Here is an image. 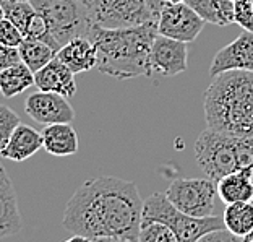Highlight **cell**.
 Returning a JSON list of instances; mask_svg holds the SVG:
<instances>
[{"label":"cell","mask_w":253,"mask_h":242,"mask_svg":"<svg viewBox=\"0 0 253 242\" xmlns=\"http://www.w3.org/2000/svg\"><path fill=\"white\" fill-rule=\"evenodd\" d=\"M34 86L41 91H52L65 97L77 95V80L75 73L63 63L59 57H54L47 65L34 73Z\"/></svg>","instance_id":"14"},{"label":"cell","mask_w":253,"mask_h":242,"mask_svg":"<svg viewBox=\"0 0 253 242\" xmlns=\"http://www.w3.org/2000/svg\"><path fill=\"white\" fill-rule=\"evenodd\" d=\"M23 39H25V36L20 31V28L3 16L0 20V43L8 46V48H20Z\"/></svg>","instance_id":"29"},{"label":"cell","mask_w":253,"mask_h":242,"mask_svg":"<svg viewBox=\"0 0 253 242\" xmlns=\"http://www.w3.org/2000/svg\"><path fill=\"white\" fill-rule=\"evenodd\" d=\"M42 132H38L30 125L20 124L11 134L10 140L3 149H0V156L15 163H21L34 156L42 148Z\"/></svg>","instance_id":"16"},{"label":"cell","mask_w":253,"mask_h":242,"mask_svg":"<svg viewBox=\"0 0 253 242\" xmlns=\"http://www.w3.org/2000/svg\"><path fill=\"white\" fill-rule=\"evenodd\" d=\"M232 242V241H239V238H235V236L231 233V231H227V229H217V231H212V233H208L206 236H203L201 238V242Z\"/></svg>","instance_id":"31"},{"label":"cell","mask_w":253,"mask_h":242,"mask_svg":"<svg viewBox=\"0 0 253 242\" xmlns=\"http://www.w3.org/2000/svg\"><path fill=\"white\" fill-rule=\"evenodd\" d=\"M3 18V7H2V0H0V20Z\"/></svg>","instance_id":"33"},{"label":"cell","mask_w":253,"mask_h":242,"mask_svg":"<svg viewBox=\"0 0 253 242\" xmlns=\"http://www.w3.org/2000/svg\"><path fill=\"white\" fill-rule=\"evenodd\" d=\"M149 8H151L154 13H156V16H159V11L163 10V7L166 3H168V0H146Z\"/></svg>","instance_id":"32"},{"label":"cell","mask_w":253,"mask_h":242,"mask_svg":"<svg viewBox=\"0 0 253 242\" xmlns=\"http://www.w3.org/2000/svg\"><path fill=\"white\" fill-rule=\"evenodd\" d=\"M3 16L8 18L11 23H15L20 28L21 33H25L26 25L30 18L34 15V7L31 2H13V0H2ZM25 36V34H23Z\"/></svg>","instance_id":"24"},{"label":"cell","mask_w":253,"mask_h":242,"mask_svg":"<svg viewBox=\"0 0 253 242\" xmlns=\"http://www.w3.org/2000/svg\"><path fill=\"white\" fill-rule=\"evenodd\" d=\"M91 16L101 28H130L158 20L146 0H89Z\"/></svg>","instance_id":"8"},{"label":"cell","mask_w":253,"mask_h":242,"mask_svg":"<svg viewBox=\"0 0 253 242\" xmlns=\"http://www.w3.org/2000/svg\"><path fill=\"white\" fill-rule=\"evenodd\" d=\"M224 226L231 231L239 241H242L249 233L253 231V203L252 201H237L229 203L224 208Z\"/></svg>","instance_id":"21"},{"label":"cell","mask_w":253,"mask_h":242,"mask_svg":"<svg viewBox=\"0 0 253 242\" xmlns=\"http://www.w3.org/2000/svg\"><path fill=\"white\" fill-rule=\"evenodd\" d=\"M232 2H239V0H232Z\"/></svg>","instance_id":"36"},{"label":"cell","mask_w":253,"mask_h":242,"mask_svg":"<svg viewBox=\"0 0 253 242\" xmlns=\"http://www.w3.org/2000/svg\"><path fill=\"white\" fill-rule=\"evenodd\" d=\"M234 23L244 31H253V0L234 2Z\"/></svg>","instance_id":"28"},{"label":"cell","mask_w":253,"mask_h":242,"mask_svg":"<svg viewBox=\"0 0 253 242\" xmlns=\"http://www.w3.org/2000/svg\"><path fill=\"white\" fill-rule=\"evenodd\" d=\"M239 171H250L253 177V137H235Z\"/></svg>","instance_id":"27"},{"label":"cell","mask_w":253,"mask_h":242,"mask_svg":"<svg viewBox=\"0 0 253 242\" xmlns=\"http://www.w3.org/2000/svg\"><path fill=\"white\" fill-rule=\"evenodd\" d=\"M140 242H179L177 236L168 224L161 221H146L141 223L140 234H138Z\"/></svg>","instance_id":"25"},{"label":"cell","mask_w":253,"mask_h":242,"mask_svg":"<svg viewBox=\"0 0 253 242\" xmlns=\"http://www.w3.org/2000/svg\"><path fill=\"white\" fill-rule=\"evenodd\" d=\"M42 148L52 156H72L78 153L80 138L70 122L49 124L42 130Z\"/></svg>","instance_id":"17"},{"label":"cell","mask_w":253,"mask_h":242,"mask_svg":"<svg viewBox=\"0 0 253 242\" xmlns=\"http://www.w3.org/2000/svg\"><path fill=\"white\" fill-rule=\"evenodd\" d=\"M146 221H161L168 224L175 233L179 242H197L201 241V238L208 233L226 228L222 218L216 215L205 218L185 215L183 211L172 205V201L168 198L166 192H156L145 200L141 223Z\"/></svg>","instance_id":"4"},{"label":"cell","mask_w":253,"mask_h":242,"mask_svg":"<svg viewBox=\"0 0 253 242\" xmlns=\"http://www.w3.org/2000/svg\"><path fill=\"white\" fill-rule=\"evenodd\" d=\"M217 197L222 203H237V201H253V177L250 171H235L222 176L216 181Z\"/></svg>","instance_id":"18"},{"label":"cell","mask_w":253,"mask_h":242,"mask_svg":"<svg viewBox=\"0 0 253 242\" xmlns=\"http://www.w3.org/2000/svg\"><path fill=\"white\" fill-rule=\"evenodd\" d=\"M166 195L175 208L185 215L205 218L216 215L217 186L211 177H179L172 181Z\"/></svg>","instance_id":"7"},{"label":"cell","mask_w":253,"mask_h":242,"mask_svg":"<svg viewBox=\"0 0 253 242\" xmlns=\"http://www.w3.org/2000/svg\"><path fill=\"white\" fill-rule=\"evenodd\" d=\"M227 70L253 72V31H244L231 44L224 46L212 57L210 75L216 77Z\"/></svg>","instance_id":"12"},{"label":"cell","mask_w":253,"mask_h":242,"mask_svg":"<svg viewBox=\"0 0 253 242\" xmlns=\"http://www.w3.org/2000/svg\"><path fill=\"white\" fill-rule=\"evenodd\" d=\"M143 206L135 182L116 176H99L83 182L63 211L62 226L72 241L136 242Z\"/></svg>","instance_id":"1"},{"label":"cell","mask_w":253,"mask_h":242,"mask_svg":"<svg viewBox=\"0 0 253 242\" xmlns=\"http://www.w3.org/2000/svg\"><path fill=\"white\" fill-rule=\"evenodd\" d=\"M205 20L187 2H168L159 11L158 33L183 43H193L203 31Z\"/></svg>","instance_id":"9"},{"label":"cell","mask_w":253,"mask_h":242,"mask_svg":"<svg viewBox=\"0 0 253 242\" xmlns=\"http://www.w3.org/2000/svg\"><path fill=\"white\" fill-rule=\"evenodd\" d=\"M211 78L203 104L208 127L235 137H253V72L227 70Z\"/></svg>","instance_id":"3"},{"label":"cell","mask_w":253,"mask_h":242,"mask_svg":"<svg viewBox=\"0 0 253 242\" xmlns=\"http://www.w3.org/2000/svg\"><path fill=\"white\" fill-rule=\"evenodd\" d=\"M18 62H21L18 48H8V46L0 43V72Z\"/></svg>","instance_id":"30"},{"label":"cell","mask_w":253,"mask_h":242,"mask_svg":"<svg viewBox=\"0 0 253 242\" xmlns=\"http://www.w3.org/2000/svg\"><path fill=\"white\" fill-rule=\"evenodd\" d=\"M195 158L200 169L214 181L222 176L239 171L237 151H235V135L206 129L195 143Z\"/></svg>","instance_id":"6"},{"label":"cell","mask_w":253,"mask_h":242,"mask_svg":"<svg viewBox=\"0 0 253 242\" xmlns=\"http://www.w3.org/2000/svg\"><path fill=\"white\" fill-rule=\"evenodd\" d=\"M34 10L49 21L50 31L62 48L73 38L91 36L94 28L89 0H30Z\"/></svg>","instance_id":"5"},{"label":"cell","mask_w":253,"mask_h":242,"mask_svg":"<svg viewBox=\"0 0 253 242\" xmlns=\"http://www.w3.org/2000/svg\"><path fill=\"white\" fill-rule=\"evenodd\" d=\"M21 228L23 218L15 186L5 166L0 163V239H7L18 234Z\"/></svg>","instance_id":"13"},{"label":"cell","mask_w":253,"mask_h":242,"mask_svg":"<svg viewBox=\"0 0 253 242\" xmlns=\"http://www.w3.org/2000/svg\"><path fill=\"white\" fill-rule=\"evenodd\" d=\"M20 124L21 120L13 109L5 104H0V149H3V146L7 145L11 134Z\"/></svg>","instance_id":"26"},{"label":"cell","mask_w":253,"mask_h":242,"mask_svg":"<svg viewBox=\"0 0 253 242\" xmlns=\"http://www.w3.org/2000/svg\"><path fill=\"white\" fill-rule=\"evenodd\" d=\"M206 23L216 26H229L234 23L232 0H185Z\"/></svg>","instance_id":"20"},{"label":"cell","mask_w":253,"mask_h":242,"mask_svg":"<svg viewBox=\"0 0 253 242\" xmlns=\"http://www.w3.org/2000/svg\"><path fill=\"white\" fill-rule=\"evenodd\" d=\"M158 36V20L130 28H101L94 25L91 41L96 46V68L107 77L128 80L151 77L149 52Z\"/></svg>","instance_id":"2"},{"label":"cell","mask_w":253,"mask_h":242,"mask_svg":"<svg viewBox=\"0 0 253 242\" xmlns=\"http://www.w3.org/2000/svg\"><path fill=\"white\" fill-rule=\"evenodd\" d=\"M151 70L164 77H175L188 68V46L158 33L149 52Z\"/></svg>","instance_id":"11"},{"label":"cell","mask_w":253,"mask_h":242,"mask_svg":"<svg viewBox=\"0 0 253 242\" xmlns=\"http://www.w3.org/2000/svg\"><path fill=\"white\" fill-rule=\"evenodd\" d=\"M57 57L75 75L93 70L97 63L96 46L88 36H78L70 39V41L65 43L57 50Z\"/></svg>","instance_id":"15"},{"label":"cell","mask_w":253,"mask_h":242,"mask_svg":"<svg viewBox=\"0 0 253 242\" xmlns=\"http://www.w3.org/2000/svg\"><path fill=\"white\" fill-rule=\"evenodd\" d=\"M34 86V72L25 62H18L0 72V93L3 97H15Z\"/></svg>","instance_id":"19"},{"label":"cell","mask_w":253,"mask_h":242,"mask_svg":"<svg viewBox=\"0 0 253 242\" xmlns=\"http://www.w3.org/2000/svg\"><path fill=\"white\" fill-rule=\"evenodd\" d=\"M18 52L21 57V62H25L34 73L38 70H41L44 65H47V63L57 55V50L52 46H49L47 43L38 41V39H30V38L23 39V43L18 48Z\"/></svg>","instance_id":"22"},{"label":"cell","mask_w":253,"mask_h":242,"mask_svg":"<svg viewBox=\"0 0 253 242\" xmlns=\"http://www.w3.org/2000/svg\"><path fill=\"white\" fill-rule=\"evenodd\" d=\"M25 111L34 122L49 125L59 122H73L75 111L68 102V97L52 93V91H36L28 96Z\"/></svg>","instance_id":"10"},{"label":"cell","mask_w":253,"mask_h":242,"mask_svg":"<svg viewBox=\"0 0 253 242\" xmlns=\"http://www.w3.org/2000/svg\"><path fill=\"white\" fill-rule=\"evenodd\" d=\"M13 2H30V0H13Z\"/></svg>","instance_id":"35"},{"label":"cell","mask_w":253,"mask_h":242,"mask_svg":"<svg viewBox=\"0 0 253 242\" xmlns=\"http://www.w3.org/2000/svg\"><path fill=\"white\" fill-rule=\"evenodd\" d=\"M168 2H172V3H180V2H185V0H168Z\"/></svg>","instance_id":"34"},{"label":"cell","mask_w":253,"mask_h":242,"mask_svg":"<svg viewBox=\"0 0 253 242\" xmlns=\"http://www.w3.org/2000/svg\"><path fill=\"white\" fill-rule=\"evenodd\" d=\"M23 34H25V38L38 39V41L47 43L49 46H52L55 50L60 49L59 43H57V39L54 38L52 31H50L49 21L45 20L44 16L39 13V11H34V15L30 18V21H28L26 30Z\"/></svg>","instance_id":"23"}]
</instances>
